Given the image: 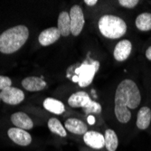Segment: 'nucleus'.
Masks as SVG:
<instances>
[{
	"instance_id": "f257e3e1",
	"label": "nucleus",
	"mask_w": 151,
	"mask_h": 151,
	"mask_svg": "<svg viewBox=\"0 0 151 151\" xmlns=\"http://www.w3.org/2000/svg\"><path fill=\"white\" fill-rule=\"evenodd\" d=\"M141 101V95L138 85L132 80H124L118 85L115 93L114 111L117 119L125 124L131 119V111L139 107Z\"/></svg>"
},
{
	"instance_id": "f03ea898",
	"label": "nucleus",
	"mask_w": 151,
	"mask_h": 151,
	"mask_svg": "<svg viewBox=\"0 0 151 151\" xmlns=\"http://www.w3.org/2000/svg\"><path fill=\"white\" fill-rule=\"evenodd\" d=\"M29 36L28 28L23 24L16 25L0 35V52L10 54L18 51Z\"/></svg>"
},
{
	"instance_id": "7ed1b4c3",
	"label": "nucleus",
	"mask_w": 151,
	"mask_h": 151,
	"mask_svg": "<svg viewBox=\"0 0 151 151\" xmlns=\"http://www.w3.org/2000/svg\"><path fill=\"white\" fill-rule=\"evenodd\" d=\"M98 25L101 35L109 39L120 38L127 32V24L125 21L112 15H105L101 17Z\"/></svg>"
},
{
	"instance_id": "20e7f679",
	"label": "nucleus",
	"mask_w": 151,
	"mask_h": 151,
	"mask_svg": "<svg viewBox=\"0 0 151 151\" xmlns=\"http://www.w3.org/2000/svg\"><path fill=\"white\" fill-rule=\"evenodd\" d=\"M99 67L98 62H93L92 64H83L75 71L76 75L79 77V85L81 87H86L91 83L94 74Z\"/></svg>"
},
{
	"instance_id": "39448f33",
	"label": "nucleus",
	"mask_w": 151,
	"mask_h": 151,
	"mask_svg": "<svg viewBox=\"0 0 151 151\" xmlns=\"http://www.w3.org/2000/svg\"><path fill=\"white\" fill-rule=\"evenodd\" d=\"M71 18V33L74 36H78L84 26V15L80 6L74 5L70 10Z\"/></svg>"
},
{
	"instance_id": "423d86ee",
	"label": "nucleus",
	"mask_w": 151,
	"mask_h": 151,
	"mask_svg": "<svg viewBox=\"0 0 151 151\" xmlns=\"http://www.w3.org/2000/svg\"><path fill=\"white\" fill-rule=\"evenodd\" d=\"M0 95H1V100L9 105H17L24 99V91L15 87H9L1 91Z\"/></svg>"
},
{
	"instance_id": "0eeeda50",
	"label": "nucleus",
	"mask_w": 151,
	"mask_h": 151,
	"mask_svg": "<svg viewBox=\"0 0 151 151\" xmlns=\"http://www.w3.org/2000/svg\"><path fill=\"white\" fill-rule=\"evenodd\" d=\"M7 135L11 140L19 146H28L32 142L31 135L25 130L19 128H11L7 131Z\"/></svg>"
},
{
	"instance_id": "6e6552de",
	"label": "nucleus",
	"mask_w": 151,
	"mask_h": 151,
	"mask_svg": "<svg viewBox=\"0 0 151 151\" xmlns=\"http://www.w3.org/2000/svg\"><path fill=\"white\" fill-rule=\"evenodd\" d=\"M61 34L58 30L57 27H50L43 32H41L38 40L41 45L43 46H48L50 45H52L60 39Z\"/></svg>"
},
{
	"instance_id": "1a4fd4ad",
	"label": "nucleus",
	"mask_w": 151,
	"mask_h": 151,
	"mask_svg": "<svg viewBox=\"0 0 151 151\" xmlns=\"http://www.w3.org/2000/svg\"><path fill=\"white\" fill-rule=\"evenodd\" d=\"M132 50V45L129 40H122L115 46L113 55L118 62H123L129 58Z\"/></svg>"
},
{
	"instance_id": "9d476101",
	"label": "nucleus",
	"mask_w": 151,
	"mask_h": 151,
	"mask_svg": "<svg viewBox=\"0 0 151 151\" xmlns=\"http://www.w3.org/2000/svg\"><path fill=\"white\" fill-rule=\"evenodd\" d=\"M83 140L85 144L92 148L101 149L105 147L104 136L97 131H88L83 135Z\"/></svg>"
},
{
	"instance_id": "9b49d317",
	"label": "nucleus",
	"mask_w": 151,
	"mask_h": 151,
	"mask_svg": "<svg viewBox=\"0 0 151 151\" xmlns=\"http://www.w3.org/2000/svg\"><path fill=\"white\" fill-rule=\"evenodd\" d=\"M90 96L85 91H77L68 99V104L73 108H86L91 101Z\"/></svg>"
},
{
	"instance_id": "f8f14e48",
	"label": "nucleus",
	"mask_w": 151,
	"mask_h": 151,
	"mask_svg": "<svg viewBox=\"0 0 151 151\" xmlns=\"http://www.w3.org/2000/svg\"><path fill=\"white\" fill-rule=\"evenodd\" d=\"M23 87L28 91H40L46 87V82L40 77H27L22 81Z\"/></svg>"
},
{
	"instance_id": "ddd939ff",
	"label": "nucleus",
	"mask_w": 151,
	"mask_h": 151,
	"mask_svg": "<svg viewBox=\"0 0 151 151\" xmlns=\"http://www.w3.org/2000/svg\"><path fill=\"white\" fill-rule=\"evenodd\" d=\"M11 121L15 126L24 130L31 129L34 126L33 120L24 112H16L11 116Z\"/></svg>"
},
{
	"instance_id": "4468645a",
	"label": "nucleus",
	"mask_w": 151,
	"mask_h": 151,
	"mask_svg": "<svg viewBox=\"0 0 151 151\" xmlns=\"http://www.w3.org/2000/svg\"><path fill=\"white\" fill-rule=\"evenodd\" d=\"M64 127L67 130L77 135H84L88 132V128L85 123L74 118L68 119L64 123Z\"/></svg>"
},
{
	"instance_id": "2eb2a0df",
	"label": "nucleus",
	"mask_w": 151,
	"mask_h": 151,
	"mask_svg": "<svg viewBox=\"0 0 151 151\" xmlns=\"http://www.w3.org/2000/svg\"><path fill=\"white\" fill-rule=\"evenodd\" d=\"M57 28L63 36H68L71 34V18L70 14L65 11L60 13L58 17Z\"/></svg>"
},
{
	"instance_id": "dca6fc26",
	"label": "nucleus",
	"mask_w": 151,
	"mask_h": 151,
	"mask_svg": "<svg viewBox=\"0 0 151 151\" xmlns=\"http://www.w3.org/2000/svg\"><path fill=\"white\" fill-rule=\"evenodd\" d=\"M151 122V109L148 107H142L137 117V127L139 129H146L149 127Z\"/></svg>"
},
{
	"instance_id": "f3484780",
	"label": "nucleus",
	"mask_w": 151,
	"mask_h": 151,
	"mask_svg": "<svg viewBox=\"0 0 151 151\" xmlns=\"http://www.w3.org/2000/svg\"><path fill=\"white\" fill-rule=\"evenodd\" d=\"M44 107L48 111L53 114H57V115L63 113L65 111L64 104L62 101L55 100V99H52V98L45 99L44 101Z\"/></svg>"
},
{
	"instance_id": "a211bd4d",
	"label": "nucleus",
	"mask_w": 151,
	"mask_h": 151,
	"mask_svg": "<svg viewBox=\"0 0 151 151\" xmlns=\"http://www.w3.org/2000/svg\"><path fill=\"white\" fill-rule=\"evenodd\" d=\"M136 26L140 31L147 32L151 30V14L142 13L136 18Z\"/></svg>"
},
{
	"instance_id": "6ab92c4d",
	"label": "nucleus",
	"mask_w": 151,
	"mask_h": 151,
	"mask_svg": "<svg viewBox=\"0 0 151 151\" xmlns=\"http://www.w3.org/2000/svg\"><path fill=\"white\" fill-rule=\"evenodd\" d=\"M104 139L106 148L109 151H116L119 145V140L115 131L112 129H107L104 134Z\"/></svg>"
},
{
	"instance_id": "aec40b11",
	"label": "nucleus",
	"mask_w": 151,
	"mask_h": 151,
	"mask_svg": "<svg viewBox=\"0 0 151 151\" xmlns=\"http://www.w3.org/2000/svg\"><path fill=\"white\" fill-rule=\"evenodd\" d=\"M48 128L52 133L57 134L61 137H63V138L66 137V135H67L64 127L62 125V123L55 118H51L48 120Z\"/></svg>"
},
{
	"instance_id": "412c9836",
	"label": "nucleus",
	"mask_w": 151,
	"mask_h": 151,
	"mask_svg": "<svg viewBox=\"0 0 151 151\" xmlns=\"http://www.w3.org/2000/svg\"><path fill=\"white\" fill-rule=\"evenodd\" d=\"M82 111H83L87 114H89V113L99 114V113L101 112V106L100 103L96 102L94 101H91L86 108L82 109Z\"/></svg>"
},
{
	"instance_id": "4be33fe9",
	"label": "nucleus",
	"mask_w": 151,
	"mask_h": 151,
	"mask_svg": "<svg viewBox=\"0 0 151 151\" xmlns=\"http://www.w3.org/2000/svg\"><path fill=\"white\" fill-rule=\"evenodd\" d=\"M11 85H12V81L10 78L0 75V90L3 91L6 88L11 87Z\"/></svg>"
},
{
	"instance_id": "5701e85b",
	"label": "nucleus",
	"mask_w": 151,
	"mask_h": 151,
	"mask_svg": "<svg viewBox=\"0 0 151 151\" xmlns=\"http://www.w3.org/2000/svg\"><path fill=\"white\" fill-rule=\"evenodd\" d=\"M119 5L127 7V8H133L139 4V0H119Z\"/></svg>"
},
{
	"instance_id": "b1692460",
	"label": "nucleus",
	"mask_w": 151,
	"mask_h": 151,
	"mask_svg": "<svg viewBox=\"0 0 151 151\" xmlns=\"http://www.w3.org/2000/svg\"><path fill=\"white\" fill-rule=\"evenodd\" d=\"M84 3L87 5V6H95L96 4L98 3L97 0H85Z\"/></svg>"
},
{
	"instance_id": "393cba45",
	"label": "nucleus",
	"mask_w": 151,
	"mask_h": 151,
	"mask_svg": "<svg viewBox=\"0 0 151 151\" xmlns=\"http://www.w3.org/2000/svg\"><path fill=\"white\" fill-rule=\"evenodd\" d=\"M146 56H147V58L149 61H151V46H149L147 49V51H146Z\"/></svg>"
},
{
	"instance_id": "a878e982",
	"label": "nucleus",
	"mask_w": 151,
	"mask_h": 151,
	"mask_svg": "<svg viewBox=\"0 0 151 151\" xmlns=\"http://www.w3.org/2000/svg\"><path fill=\"white\" fill-rule=\"evenodd\" d=\"M88 123L91 125H93L95 123V118L93 116H89L88 117Z\"/></svg>"
},
{
	"instance_id": "bb28decb",
	"label": "nucleus",
	"mask_w": 151,
	"mask_h": 151,
	"mask_svg": "<svg viewBox=\"0 0 151 151\" xmlns=\"http://www.w3.org/2000/svg\"><path fill=\"white\" fill-rule=\"evenodd\" d=\"M73 81L74 82H78V81H79V77H78L77 75H74V76L73 77Z\"/></svg>"
},
{
	"instance_id": "cd10ccee",
	"label": "nucleus",
	"mask_w": 151,
	"mask_h": 151,
	"mask_svg": "<svg viewBox=\"0 0 151 151\" xmlns=\"http://www.w3.org/2000/svg\"><path fill=\"white\" fill-rule=\"evenodd\" d=\"M0 100H1V95H0Z\"/></svg>"
}]
</instances>
